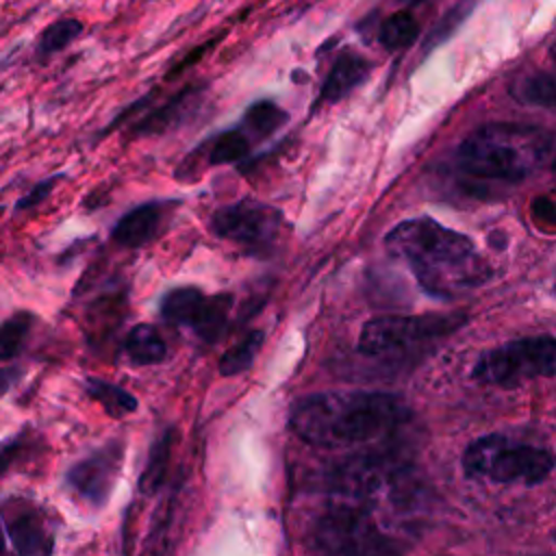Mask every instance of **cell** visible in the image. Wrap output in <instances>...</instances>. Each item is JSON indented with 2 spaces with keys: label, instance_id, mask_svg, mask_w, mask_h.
Segmentation results:
<instances>
[{
  "label": "cell",
  "instance_id": "6da1fadb",
  "mask_svg": "<svg viewBox=\"0 0 556 556\" xmlns=\"http://www.w3.org/2000/svg\"><path fill=\"white\" fill-rule=\"evenodd\" d=\"M384 248L408 265L421 289L432 298H458L493 276L491 265L467 235L432 217L400 222L387 232Z\"/></svg>",
  "mask_w": 556,
  "mask_h": 556
},
{
  "label": "cell",
  "instance_id": "5b68a950",
  "mask_svg": "<svg viewBox=\"0 0 556 556\" xmlns=\"http://www.w3.org/2000/svg\"><path fill=\"white\" fill-rule=\"evenodd\" d=\"M313 556H402V539L374 515L328 502L311 534Z\"/></svg>",
  "mask_w": 556,
  "mask_h": 556
},
{
  "label": "cell",
  "instance_id": "7a4b0ae2",
  "mask_svg": "<svg viewBox=\"0 0 556 556\" xmlns=\"http://www.w3.org/2000/svg\"><path fill=\"white\" fill-rule=\"evenodd\" d=\"M408 417L402 397L384 391H324L291 410V430L315 447H350L380 439Z\"/></svg>",
  "mask_w": 556,
  "mask_h": 556
},
{
  "label": "cell",
  "instance_id": "4316f807",
  "mask_svg": "<svg viewBox=\"0 0 556 556\" xmlns=\"http://www.w3.org/2000/svg\"><path fill=\"white\" fill-rule=\"evenodd\" d=\"M20 452H22L20 439H4V441H0V476L11 467V463L17 458Z\"/></svg>",
  "mask_w": 556,
  "mask_h": 556
},
{
  "label": "cell",
  "instance_id": "d4e9b609",
  "mask_svg": "<svg viewBox=\"0 0 556 556\" xmlns=\"http://www.w3.org/2000/svg\"><path fill=\"white\" fill-rule=\"evenodd\" d=\"M191 96H193L191 89L178 93V96H176L172 102H167L163 109H159V111H154L152 115H148V117L139 124V130H141V132H159V130L167 128L172 122H176V119L182 115V111H187V102L191 100Z\"/></svg>",
  "mask_w": 556,
  "mask_h": 556
},
{
  "label": "cell",
  "instance_id": "ffe728a7",
  "mask_svg": "<svg viewBox=\"0 0 556 556\" xmlns=\"http://www.w3.org/2000/svg\"><path fill=\"white\" fill-rule=\"evenodd\" d=\"M250 150V135L243 128H232L215 137L208 152L211 165H226L241 161Z\"/></svg>",
  "mask_w": 556,
  "mask_h": 556
},
{
  "label": "cell",
  "instance_id": "44dd1931",
  "mask_svg": "<svg viewBox=\"0 0 556 556\" xmlns=\"http://www.w3.org/2000/svg\"><path fill=\"white\" fill-rule=\"evenodd\" d=\"M169 443H172L169 434H163L154 443V447L148 456L146 469L139 478V486H141L143 493H154L161 486V482L165 478V471H167V463H169Z\"/></svg>",
  "mask_w": 556,
  "mask_h": 556
},
{
  "label": "cell",
  "instance_id": "83f0119b",
  "mask_svg": "<svg viewBox=\"0 0 556 556\" xmlns=\"http://www.w3.org/2000/svg\"><path fill=\"white\" fill-rule=\"evenodd\" d=\"M534 213H536V219L547 222V224H554V204H552V200L539 198V200L534 202Z\"/></svg>",
  "mask_w": 556,
  "mask_h": 556
},
{
  "label": "cell",
  "instance_id": "e0dca14e",
  "mask_svg": "<svg viewBox=\"0 0 556 556\" xmlns=\"http://www.w3.org/2000/svg\"><path fill=\"white\" fill-rule=\"evenodd\" d=\"M85 389L96 402L102 404V408L111 417H124L137 408V400L126 389H122L113 382H106L100 378H87Z\"/></svg>",
  "mask_w": 556,
  "mask_h": 556
},
{
  "label": "cell",
  "instance_id": "f546056e",
  "mask_svg": "<svg viewBox=\"0 0 556 556\" xmlns=\"http://www.w3.org/2000/svg\"><path fill=\"white\" fill-rule=\"evenodd\" d=\"M0 556H9V547H7V539L2 534V528H0Z\"/></svg>",
  "mask_w": 556,
  "mask_h": 556
},
{
  "label": "cell",
  "instance_id": "3957f363",
  "mask_svg": "<svg viewBox=\"0 0 556 556\" xmlns=\"http://www.w3.org/2000/svg\"><path fill=\"white\" fill-rule=\"evenodd\" d=\"M552 154L554 135L549 130L532 124L493 122L460 141L456 165L465 176L513 185L541 172Z\"/></svg>",
  "mask_w": 556,
  "mask_h": 556
},
{
  "label": "cell",
  "instance_id": "5bb4252c",
  "mask_svg": "<svg viewBox=\"0 0 556 556\" xmlns=\"http://www.w3.org/2000/svg\"><path fill=\"white\" fill-rule=\"evenodd\" d=\"M124 350L128 354V358L135 365H152V363H161L167 354L165 341L161 339V334L156 332L154 326L150 324H139L135 326L124 341Z\"/></svg>",
  "mask_w": 556,
  "mask_h": 556
},
{
  "label": "cell",
  "instance_id": "ac0fdd59",
  "mask_svg": "<svg viewBox=\"0 0 556 556\" xmlns=\"http://www.w3.org/2000/svg\"><path fill=\"white\" fill-rule=\"evenodd\" d=\"M287 113L269 102V100H263V102H256L252 104L248 111H245V119H243V130L250 135H256V137H267L271 132H276L282 124H287Z\"/></svg>",
  "mask_w": 556,
  "mask_h": 556
},
{
  "label": "cell",
  "instance_id": "8fae6325",
  "mask_svg": "<svg viewBox=\"0 0 556 556\" xmlns=\"http://www.w3.org/2000/svg\"><path fill=\"white\" fill-rule=\"evenodd\" d=\"M4 528L17 556H52L54 526L39 506L30 502H7Z\"/></svg>",
  "mask_w": 556,
  "mask_h": 556
},
{
  "label": "cell",
  "instance_id": "8992f818",
  "mask_svg": "<svg viewBox=\"0 0 556 556\" xmlns=\"http://www.w3.org/2000/svg\"><path fill=\"white\" fill-rule=\"evenodd\" d=\"M556 371V341L549 334L515 339L484 352L473 367V380L489 387H519L532 378H552Z\"/></svg>",
  "mask_w": 556,
  "mask_h": 556
},
{
  "label": "cell",
  "instance_id": "9a60e30c",
  "mask_svg": "<svg viewBox=\"0 0 556 556\" xmlns=\"http://www.w3.org/2000/svg\"><path fill=\"white\" fill-rule=\"evenodd\" d=\"M510 96L519 104L554 109V96H556L554 76L549 72H534V74L519 76L510 85Z\"/></svg>",
  "mask_w": 556,
  "mask_h": 556
},
{
  "label": "cell",
  "instance_id": "277c9868",
  "mask_svg": "<svg viewBox=\"0 0 556 556\" xmlns=\"http://www.w3.org/2000/svg\"><path fill=\"white\" fill-rule=\"evenodd\" d=\"M463 469L469 478L497 484H541L554 469L547 447L513 441L506 434H484L467 445Z\"/></svg>",
  "mask_w": 556,
  "mask_h": 556
},
{
  "label": "cell",
  "instance_id": "ba28073f",
  "mask_svg": "<svg viewBox=\"0 0 556 556\" xmlns=\"http://www.w3.org/2000/svg\"><path fill=\"white\" fill-rule=\"evenodd\" d=\"M208 226L217 237L230 239L252 252H261L269 250L278 239L282 213L276 206L248 198L217 208L211 215Z\"/></svg>",
  "mask_w": 556,
  "mask_h": 556
},
{
  "label": "cell",
  "instance_id": "d6986e66",
  "mask_svg": "<svg viewBox=\"0 0 556 556\" xmlns=\"http://www.w3.org/2000/svg\"><path fill=\"white\" fill-rule=\"evenodd\" d=\"M263 345V332L261 330H250L237 345L224 352L219 358V374L222 376H235L248 369L256 356V352Z\"/></svg>",
  "mask_w": 556,
  "mask_h": 556
},
{
  "label": "cell",
  "instance_id": "4dcf8cb0",
  "mask_svg": "<svg viewBox=\"0 0 556 556\" xmlns=\"http://www.w3.org/2000/svg\"><path fill=\"white\" fill-rule=\"evenodd\" d=\"M400 2H404V4H419V2H424V0H400Z\"/></svg>",
  "mask_w": 556,
  "mask_h": 556
},
{
  "label": "cell",
  "instance_id": "f1b7e54d",
  "mask_svg": "<svg viewBox=\"0 0 556 556\" xmlns=\"http://www.w3.org/2000/svg\"><path fill=\"white\" fill-rule=\"evenodd\" d=\"M17 376H20L17 369H0V395L15 384Z\"/></svg>",
  "mask_w": 556,
  "mask_h": 556
},
{
  "label": "cell",
  "instance_id": "1f68e13d",
  "mask_svg": "<svg viewBox=\"0 0 556 556\" xmlns=\"http://www.w3.org/2000/svg\"><path fill=\"white\" fill-rule=\"evenodd\" d=\"M2 211H4V208H2V206H0V215H2Z\"/></svg>",
  "mask_w": 556,
  "mask_h": 556
},
{
  "label": "cell",
  "instance_id": "52a82bcc",
  "mask_svg": "<svg viewBox=\"0 0 556 556\" xmlns=\"http://www.w3.org/2000/svg\"><path fill=\"white\" fill-rule=\"evenodd\" d=\"M463 313H424V315H382L369 319L358 337V350L378 356L454 332L465 324Z\"/></svg>",
  "mask_w": 556,
  "mask_h": 556
},
{
  "label": "cell",
  "instance_id": "7c38bea8",
  "mask_svg": "<svg viewBox=\"0 0 556 556\" xmlns=\"http://www.w3.org/2000/svg\"><path fill=\"white\" fill-rule=\"evenodd\" d=\"M369 72H371V63L365 56L350 50L339 54L319 89V98L313 109H317L319 104H334L343 100L352 89H356L369 76Z\"/></svg>",
  "mask_w": 556,
  "mask_h": 556
},
{
  "label": "cell",
  "instance_id": "7402d4cb",
  "mask_svg": "<svg viewBox=\"0 0 556 556\" xmlns=\"http://www.w3.org/2000/svg\"><path fill=\"white\" fill-rule=\"evenodd\" d=\"M30 330V315L17 313L0 324V363L20 354Z\"/></svg>",
  "mask_w": 556,
  "mask_h": 556
},
{
  "label": "cell",
  "instance_id": "603a6c76",
  "mask_svg": "<svg viewBox=\"0 0 556 556\" xmlns=\"http://www.w3.org/2000/svg\"><path fill=\"white\" fill-rule=\"evenodd\" d=\"M473 4H476V0H458L454 7H450V11L437 22V26H434V28L430 30V35L426 37L424 50L428 52V50H432L434 46L443 43V41L463 24V20L471 13Z\"/></svg>",
  "mask_w": 556,
  "mask_h": 556
},
{
  "label": "cell",
  "instance_id": "2e32d148",
  "mask_svg": "<svg viewBox=\"0 0 556 556\" xmlns=\"http://www.w3.org/2000/svg\"><path fill=\"white\" fill-rule=\"evenodd\" d=\"M417 33H419L417 20L408 11H397L380 24L378 41L382 43L384 50L397 52V50L410 48L417 39Z\"/></svg>",
  "mask_w": 556,
  "mask_h": 556
},
{
  "label": "cell",
  "instance_id": "484cf974",
  "mask_svg": "<svg viewBox=\"0 0 556 556\" xmlns=\"http://www.w3.org/2000/svg\"><path fill=\"white\" fill-rule=\"evenodd\" d=\"M54 180H56V178H48V180L39 182L37 187H33L30 193H26V195L17 202V208H28V206H35L37 202H41V200L50 193V189L54 187Z\"/></svg>",
  "mask_w": 556,
  "mask_h": 556
},
{
  "label": "cell",
  "instance_id": "4fadbf2b",
  "mask_svg": "<svg viewBox=\"0 0 556 556\" xmlns=\"http://www.w3.org/2000/svg\"><path fill=\"white\" fill-rule=\"evenodd\" d=\"M163 224V206L148 202L128 211L113 228V239L124 248H141L150 243Z\"/></svg>",
  "mask_w": 556,
  "mask_h": 556
},
{
  "label": "cell",
  "instance_id": "30bf717a",
  "mask_svg": "<svg viewBox=\"0 0 556 556\" xmlns=\"http://www.w3.org/2000/svg\"><path fill=\"white\" fill-rule=\"evenodd\" d=\"M119 467H122V445L109 443L98 452H93L91 456L76 463L67 471V486L87 504L102 506L113 491V484L119 476Z\"/></svg>",
  "mask_w": 556,
  "mask_h": 556
},
{
  "label": "cell",
  "instance_id": "9c48e42d",
  "mask_svg": "<svg viewBox=\"0 0 556 556\" xmlns=\"http://www.w3.org/2000/svg\"><path fill=\"white\" fill-rule=\"evenodd\" d=\"M232 306L230 293L204 295L198 287H176L161 300V315L176 326H189L204 341H215L228 319Z\"/></svg>",
  "mask_w": 556,
  "mask_h": 556
},
{
  "label": "cell",
  "instance_id": "cb8c5ba5",
  "mask_svg": "<svg viewBox=\"0 0 556 556\" xmlns=\"http://www.w3.org/2000/svg\"><path fill=\"white\" fill-rule=\"evenodd\" d=\"M83 33V24L78 20H59L50 24L41 39H39V54L48 56L52 52L63 50L72 39H76Z\"/></svg>",
  "mask_w": 556,
  "mask_h": 556
}]
</instances>
